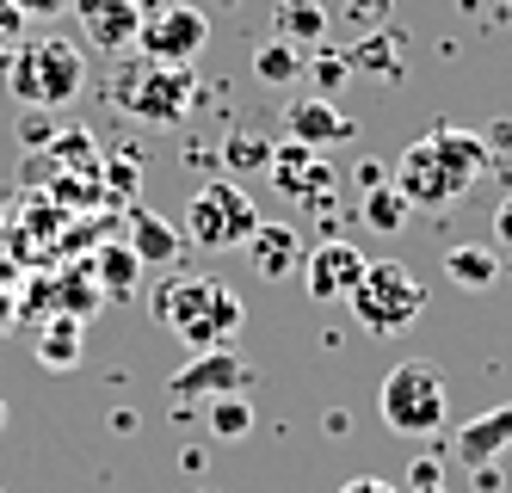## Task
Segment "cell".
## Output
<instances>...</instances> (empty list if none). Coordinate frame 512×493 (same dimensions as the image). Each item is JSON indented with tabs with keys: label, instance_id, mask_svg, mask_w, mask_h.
Returning a JSON list of instances; mask_svg holds the SVG:
<instances>
[{
	"label": "cell",
	"instance_id": "obj_39",
	"mask_svg": "<svg viewBox=\"0 0 512 493\" xmlns=\"http://www.w3.org/2000/svg\"><path fill=\"white\" fill-rule=\"evenodd\" d=\"M438 493H445V487H438Z\"/></svg>",
	"mask_w": 512,
	"mask_h": 493
},
{
	"label": "cell",
	"instance_id": "obj_22",
	"mask_svg": "<svg viewBox=\"0 0 512 493\" xmlns=\"http://www.w3.org/2000/svg\"><path fill=\"white\" fill-rule=\"evenodd\" d=\"M346 62L383 74V81H401V37H395V31H364V44H352Z\"/></svg>",
	"mask_w": 512,
	"mask_h": 493
},
{
	"label": "cell",
	"instance_id": "obj_30",
	"mask_svg": "<svg viewBox=\"0 0 512 493\" xmlns=\"http://www.w3.org/2000/svg\"><path fill=\"white\" fill-rule=\"evenodd\" d=\"M13 7H19L25 19H62V13H68V0H13Z\"/></svg>",
	"mask_w": 512,
	"mask_h": 493
},
{
	"label": "cell",
	"instance_id": "obj_7",
	"mask_svg": "<svg viewBox=\"0 0 512 493\" xmlns=\"http://www.w3.org/2000/svg\"><path fill=\"white\" fill-rule=\"evenodd\" d=\"M118 99L142 124H186L192 105H198V74L192 68H167V62H136V68H124Z\"/></svg>",
	"mask_w": 512,
	"mask_h": 493
},
{
	"label": "cell",
	"instance_id": "obj_29",
	"mask_svg": "<svg viewBox=\"0 0 512 493\" xmlns=\"http://www.w3.org/2000/svg\"><path fill=\"white\" fill-rule=\"evenodd\" d=\"M25 25H31V19L13 7V0H0V56H13V50L25 44Z\"/></svg>",
	"mask_w": 512,
	"mask_h": 493
},
{
	"label": "cell",
	"instance_id": "obj_11",
	"mask_svg": "<svg viewBox=\"0 0 512 493\" xmlns=\"http://www.w3.org/2000/svg\"><path fill=\"white\" fill-rule=\"evenodd\" d=\"M364 247H352V241H340V235H327V241H315V247H303V290L315 296V302H346L352 290H358V278H364Z\"/></svg>",
	"mask_w": 512,
	"mask_h": 493
},
{
	"label": "cell",
	"instance_id": "obj_32",
	"mask_svg": "<svg viewBox=\"0 0 512 493\" xmlns=\"http://www.w3.org/2000/svg\"><path fill=\"white\" fill-rule=\"evenodd\" d=\"M340 493H401V487H395V481H383V475H352Z\"/></svg>",
	"mask_w": 512,
	"mask_h": 493
},
{
	"label": "cell",
	"instance_id": "obj_13",
	"mask_svg": "<svg viewBox=\"0 0 512 493\" xmlns=\"http://www.w3.org/2000/svg\"><path fill=\"white\" fill-rule=\"evenodd\" d=\"M68 13L81 19L93 50H105V56L136 50V31H142V7H136V0H68Z\"/></svg>",
	"mask_w": 512,
	"mask_h": 493
},
{
	"label": "cell",
	"instance_id": "obj_8",
	"mask_svg": "<svg viewBox=\"0 0 512 493\" xmlns=\"http://www.w3.org/2000/svg\"><path fill=\"white\" fill-rule=\"evenodd\" d=\"M204 44H210V19H204V7H192V0H167V7L149 13L142 31H136L142 62H167V68H192Z\"/></svg>",
	"mask_w": 512,
	"mask_h": 493
},
{
	"label": "cell",
	"instance_id": "obj_31",
	"mask_svg": "<svg viewBox=\"0 0 512 493\" xmlns=\"http://www.w3.org/2000/svg\"><path fill=\"white\" fill-rule=\"evenodd\" d=\"M494 247H512V192H506L500 210H494Z\"/></svg>",
	"mask_w": 512,
	"mask_h": 493
},
{
	"label": "cell",
	"instance_id": "obj_35",
	"mask_svg": "<svg viewBox=\"0 0 512 493\" xmlns=\"http://www.w3.org/2000/svg\"><path fill=\"white\" fill-rule=\"evenodd\" d=\"M475 493H500V463H488V469H475Z\"/></svg>",
	"mask_w": 512,
	"mask_h": 493
},
{
	"label": "cell",
	"instance_id": "obj_19",
	"mask_svg": "<svg viewBox=\"0 0 512 493\" xmlns=\"http://www.w3.org/2000/svg\"><path fill=\"white\" fill-rule=\"evenodd\" d=\"M303 68H309V50L284 44V37H260V44H253V74H260V81H272V87H290Z\"/></svg>",
	"mask_w": 512,
	"mask_h": 493
},
{
	"label": "cell",
	"instance_id": "obj_1",
	"mask_svg": "<svg viewBox=\"0 0 512 493\" xmlns=\"http://www.w3.org/2000/svg\"><path fill=\"white\" fill-rule=\"evenodd\" d=\"M488 142L475 130H457V124H432L420 142L401 148V161L389 173V185L401 192L408 210H451L475 179L488 173Z\"/></svg>",
	"mask_w": 512,
	"mask_h": 493
},
{
	"label": "cell",
	"instance_id": "obj_27",
	"mask_svg": "<svg viewBox=\"0 0 512 493\" xmlns=\"http://www.w3.org/2000/svg\"><path fill=\"white\" fill-rule=\"evenodd\" d=\"M438 487H445V457H432V450H426V457L408 463V493H438Z\"/></svg>",
	"mask_w": 512,
	"mask_h": 493
},
{
	"label": "cell",
	"instance_id": "obj_10",
	"mask_svg": "<svg viewBox=\"0 0 512 493\" xmlns=\"http://www.w3.org/2000/svg\"><path fill=\"white\" fill-rule=\"evenodd\" d=\"M266 179L278 185V198H290V204H309V210H327V198H334V185H340L334 161H327V155H315V148H303V142H272Z\"/></svg>",
	"mask_w": 512,
	"mask_h": 493
},
{
	"label": "cell",
	"instance_id": "obj_28",
	"mask_svg": "<svg viewBox=\"0 0 512 493\" xmlns=\"http://www.w3.org/2000/svg\"><path fill=\"white\" fill-rule=\"evenodd\" d=\"M389 13H395V0H346V19L364 25V31H383Z\"/></svg>",
	"mask_w": 512,
	"mask_h": 493
},
{
	"label": "cell",
	"instance_id": "obj_33",
	"mask_svg": "<svg viewBox=\"0 0 512 493\" xmlns=\"http://www.w3.org/2000/svg\"><path fill=\"white\" fill-rule=\"evenodd\" d=\"M488 155H512V124H488Z\"/></svg>",
	"mask_w": 512,
	"mask_h": 493
},
{
	"label": "cell",
	"instance_id": "obj_6",
	"mask_svg": "<svg viewBox=\"0 0 512 493\" xmlns=\"http://www.w3.org/2000/svg\"><path fill=\"white\" fill-rule=\"evenodd\" d=\"M346 309L358 315L364 333L389 339V333L414 327V321L426 315V284H420L401 259H371V265H364V278H358V290L346 296Z\"/></svg>",
	"mask_w": 512,
	"mask_h": 493
},
{
	"label": "cell",
	"instance_id": "obj_12",
	"mask_svg": "<svg viewBox=\"0 0 512 493\" xmlns=\"http://www.w3.org/2000/svg\"><path fill=\"white\" fill-rule=\"evenodd\" d=\"M278 124H284V142H303V148H315V155H327L334 142H352L358 136V124L346 118L334 99H321V93L315 99H284Z\"/></svg>",
	"mask_w": 512,
	"mask_h": 493
},
{
	"label": "cell",
	"instance_id": "obj_5",
	"mask_svg": "<svg viewBox=\"0 0 512 493\" xmlns=\"http://www.w3.org/2000/svg\"><path fill=\"white\" fill-rule=\"evenodd\" d=\"M260 204L247 198L241 179H204L198 192L186 198V222H179V235H186L198 253H235L253 241V229H260Z\"/></svg>",
	"mask_w": 512,
	"mask_h": 493
},
{
	"label": "cell",
	"instance_id": "obj_18",
	"mask_svg": "<svg viewBox=\"0 0 512 493\" xmlns=\"http://www.w3.org/2000/svg\"><path fill=\"white\" fill-rule=\"evenodd\" d=\"M81 358H87V321L50 315L44 333H38V364H44V370H75Z\"/></svg>",
	"mask_w": 512,
	"mask_h": 493
},
{
	"label": "cell",
	"instance_id": "obj_3",
	"mask_svg": "<svg viewBox=\"0 0 512 493\" xmlns=\"http://www.w3.org/2000/svg\"><path fill=\"white\" fill-rule=\"evenodd\" d=\"M445 413H451V383L432 358H401L383 389H377V420L395 432V438H438L445 432Z\"/></svg>",
	"mask_w": 512,
	"mask_h": 493
},
{
	"label": "cell",
	"instance_id": "obj_2",
	"mask_svg": "<svg viewBox=\"0 0 512 493\" xmlns=\"http://www.w3.org/2000/svg\"><path fill=\"white\" fill-rule=\"evenodd\" d=\"M155 321L186 339V352H216L247 327V302L216 278H167L155 290Z\"/></svg>",
	"mask_w": 512,
	"mask_h": 493
},
{
	"label": "cell",
	"instance_id": "obj_21",
	"mask_svg": "<svg viewBox=\"0 0 512 493\" xmlns=\"http://www.w3.org/2000/svg\"><path fill=\"white\" fill-rule=\"evenodd\" d=\"M445 272H451V284H463V290H488V284L500 278V253H494V247H451V253H445Z\"/></svg>",
	"mask_w": 512,
	"mask_h": 493
},
{
	"label": "cell",
	"instance_id": "obj_37",
	"mask_svg": "<svg viewBox=\"0 0 512 493\" xmlns=\"http://www.w3.org/2000/svg\"><path fill=\"white\" fill-rule=\"evenodd\" d=\"M7 420H13V407H7V401H0V426H7Z\"/></svg>",
	"mask_w": 512,
	"mask_h": 493
},
{
	"label": "cell",
	"instance_id": "obj_20",
	"mask_svg": "<svg viewBox=\"0 0 512 493\" xmlns=\"http://www.w3.org/2000/svg\"><path fill=\"white\" fill-rule=\"evenodd\" d=\"M136 278H142V259L130 253V247H99V259H93V284H99V296H136Z\"/></svg>",
	"mask_w": 512,
	"mask_h": 493
},
{
	"label": "cell",
	"instance_id": "obj_38",
	"mask_svg": "<svg viewBox=\"0 0 512 493\" xmlns=\"http://www.w3.org/2000/svg\"><path fill=\"white\" fill-rule=\"evenodd\" d=\"M192 493H210V487H192Z\"/></svg>",
	"mask_w": 512,
	"mask_h": 493
},
{
	"label": "cell",
	"instance_id": "obj_23",
	"mask_svg": "<svg viewBox=\"0 0 512 493\" xmlns=\"http://www.w3.org/2000/svg\"><path fill=\"white\" fill-rule=\"evenodd\" d=\"M204 413H210V438H216V444H241V438L253 432V420H260L247 395H223V401H210Z\"/></svg>",
	"mask_w": 512,
	"mask_h": 493
},
{
	"label": "cell",
	"instance_id": "obj_4",
	"mask_svg": "<svg viewBox=\"0 0 512 493\" xmlns=\"http://www.w3.org/2000/svg\"><path fill=\"white\" fill-rule=\"evenodd\" d=\"M13 99L31 111H68L87 87V50H75L68 37H38V44L13 50Z\"/></svg>",
	"mask_w": 512,
	"mask_h": 493
},
{
	"label": "cell",
	"instance_id": "obj_17",
	"mask_svg": "<svg viewBox=\"0 0 512 493\" xmlns=\"http://www.w3.org/2000/svg\"><path fill=\"white\" fill-rule=\"evenodd\" d=\"M124 247H130L142 265H173L179 253H186V235H179L173 222H161L155 210L136 204V210H130V241H124Z\"/></svg>",
	"mask_w": 512,
	"mask_h": 493
},
{
	"label": "cell",
	"instance_id": "obj_9",
	"mask_svg": "<svg viewBox=\"0 0 512 493\" xmlns=\"http://www.w3.org/2000/svg\"><path fill=\"white\" fill-rule=\"evenodd\" d=\"M253 383H260V370H253L235 346H216V352H192V364H179L167 376V395L179 401H223V395H253Z\"/></svg>",
	"mask_w": 512,
	"mask_h": 493
},
{
	"label": "cell",
	"instance_id": "obj_14",
	"mask_svg": "<svg viewBox=\"0 0 512 493\" xmlns=\"http://www.w3.org/2000/svg\"><path fill=\"white\" fill-rule=\"evenodd\" d=\"M512 450V401L506 407H488V413H475L469 426H457V438H451V457L475 475V469H488V463H500Z\"/></svg>",
	"mask_w": 512,
	"mask_h": 493
},
{
	"label": "cell",
	"instance_id": "obj_26",
	"mask_svg": "<svg viewBox=\"0 0 512 493\" xmlns=\"http://www.w3.org/2000/svg\"><path fill=\"white\" fill-rule=\"evenodd\" d=\"M235 173H253V167H266L272 161V142H260V136H229V155H223Z\"/></svg>",
	"mask_w": 512,
	"mask_h": 493
},
{
	"label": "cell",
	"instance_id": "obj_15",
	"mask_svg": "<svg viewBox=\"0 0 512 493\" xmlns=\"http://www.w3.org/2000/svg\"><path fill=\"white\" fill-rule=\"evenodd\" d=\"M247 259H253L260 278H290L303 265V235L290 229V222H260L253 241H247Z\"/></svg>",
	"mask_w": 512,
	"mask_h": 493
},
{
	"label": "cell",
	"instance_id": "obj_34",
	"mask_svg": "<svg viewBox=\"0 0 512 493\" xmlns=\"http://www.w3.org/2000/svg\"><path fill=\"white\" fill-rule=\"evenodd\" d=\"M13 321H19V296H13V290H0V333H7Z\"/></svg>",
	"mask_w": 512,
	"mask_h": 493
},
{
	"label": "cell",
	"instance_id": "obj_36",
	"mask_svg": "<svg viewBox=\"0 0 512 493\" xmlns=\"http://www.w3.org/2000/svg\"><path fill=\"white\" fill-rule=\"evenodd\" d=\"M136 7H142V19H149V13H161V7H167V0H136Z\"/></svg>",
	"mask_w": 512,
	"mask_h": 493
},
{
	"label": "cell",
	"instance_id": "obj_25",
	"mask_svg": "<svg viewBox=\"0 0 512 493\" xmlns=\"http://www.w3.org/2000/svg\"><path fill=\"white\" fill-rule=\"evenodd\" d=\"M309 68H315V81H321V99H334V93L346 87V74H352V62H346V56H334V50H315V56H309Z\"/></svg>",
	"mask_w": 512,
	"mask_h": 493
},
{
	"label": "cell",
	"instance_id": "obj_16",
	"mask_svg": "<svg viewBox=\"0 0 512 493\" xmlns=\"http://www.w3.org/2000/svg\"><path fill=\"white\" fill-rule=\"evenodd\" d=\"M327 25H334V13L321 7V0H278V13H272V37H284V44H297V50H327Z\"/></svg>",
	"mask_w": 512,
	"mask_h": 493
},
{
	"label": "cell",
	"instance_id": "obj_24",
	"mask_svg": "<svg viewBox=\"0 0 512 493\" xmlns=\"http://www.w3.org/2000/svg\"><path fill=\"white\" fill-rule=\"evenodd\" d=\"M408 216H414V210L401 204V192H395L389 179H383V185H371V192H364V222H371L377 235H401V222H408Z\"/></svg>",
	"mask_w": 512,
	"mask_h": 493
}]
</instances>
